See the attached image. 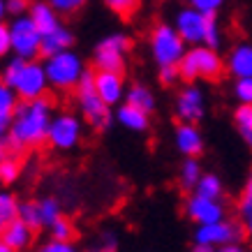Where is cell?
<instances>
[{
	"label": "cell",
	"mask_w": 252,
	"mask_h": 252,
	"mask_svg": "<svg viewBox=\"0 0 252 252\" xmlns=\"http://www.w3.org/2000/svg\"><path fill=\"white\" fill-rule=\"evenodd\" d=\"M51 99H32V102H19L12 114L9 134L5 139L7 151H23L32 146L44 144L51 127Z\"/></svg>",
	"instance_id": "6da1fadb"
},
{
	"label": "cell",
	"mask_w": 252,
	"mask_h": 252,
	"mask_svg": "<svg viewBox=\"0 0 252 252\" xmlns=\"http://www.w3.org/2000/svg\"><path fill=\"white\" fill-rule=\"evenodd\" d=\"M2 81L16 93V97L21 102H32V99L46 97L49 77L42 63L37 61H23V58H12L2 69Z\"/></svg>",
	"instance_id": "7a4b0ae2"
},
{
	"label": "cell",
	"mask_w": 252,
	"mask_h": 252,
	"mask_svg": "<svg viewBox=\"0 0 252 252\" xmlns=\"http://www.w3.org/2000/svg\"><path fill=\"white\" fill-rule=\"evenodd\" d=\"M44 69L49 77V86L56 91H77V86L81 84L86 74V65L81 56L72 49L54 56V58H46Z\"/></svg>",
	"instance_id": "3957f363"
},
{
	"label": "cell",
	"mask_w": 252,
	"mask_h": 252,
	"mask_svg": "<svg viewBox=\"0 0 252 252\" xmlns=\"http://www.w3.org/2000/svg\"><path fill=\"white\" fill-rule=\"evenodd\" d=\"M188 54V44L174 26L158 23L151 31V56L160 67H178Z\"/></svg>",
	"instance_id": "277c9868"
},
{
	"label": "cell",
	"mask_w": 252,
	"mask_h": 252,
	"mask_svg": "<svg viewBox=\"0 0 252 252\" xmlns=\"http://www.w3.org/2000/svg\"><path fill=\"white\" fill-rule=\"evenodd\" d=\"M222 69H224V61L220 58V54L204 44L190 46L185 58L178 65L181 79H185V81H197V79L213 81V79H218L222 74Z\"/></svg>",
	"instance_id": "5b68a950"
},
{
	"label": "cell",
	"mask_w": 252,
	"mask_h": 252,
	"mask_svg": "<svg viewBox=\"0 0 252 252\" xmlns=\"http://www.w3.org/2000/svg\"><path fill=\"white\" fill-rule=\"evenodd\" d=\"M77 102H79V109L88 123H91L95 130H104L109 127L111 123V107L104 104V99L97 95L95 91V72L93 69H86L84 79L81 84L77 86Z\"/></svg>",
	"instance_id": "8992f818"
},
{
	"label": "cell",
	"mask_w": 252,
	"mask_h": 252,
	"mask_svg": "<svg viewBox=\"0 0 252 252\" xmlns=\"http://www.w3.org/2000/svg\"><path fill=\"white\" fill-rule=\"evenodd\" d=\"M127 49H130V39L125 37L123 32H111L104 39H99L95 51H93L95 72H116V74H123Z\"/></svg>",
	"instance_id": "52a82bcc"
},
{
	"label": "cell",
	"mask_w": 252,
	"mask_h": 252,
	"mask_svg": "<svg viewBox=\"0 0 252 252\" xmlns=\"http://www.w3.org/2000/svg\"><path fill=\"white\" fill-rule=\"evenodd\" d=\"M9 32H12V51L16 58L35 61V56H39L42 49V32L35 28L31 16H16L9 23Z\"/></svg>",
	"instance_id": "ba28073f"
},
{
	"label": "cell",
	"mask_w": 252,
	"mask_h": 252,
	"mask_svg": "<svg viewBox=\"0 0 252 252\" xmlns=\"http://www.w3.org/2000/svg\"><path fill=\"white\" fill-rule=\"evenodd\" d=\"M81 118L72 111H61V114L54 116L51 121V127H49V137H46V144L51 148H58V151H69L81 141Z\"/></svg>",
	"instance_id": "9c48e42d"
},
{
	"label": "cell",
	"mask_w": 252,
	"mask_h": 252,
	"mask_svg": "<svg viewBox=\"0 0 252 252\" xmlns=\"http://www.w3.org/2000/svg\"><path fill=\"white\" fill-rule=\"evenodd\" d=\"M208 19L211 16L201 14L197 9H192L190 5L176 12L174 28L178 31V35L183 37L185 44L190 46H201L206 42V31H208Z\"/></svg>",
	"instance_id": "30bf717a"
},
{
	"label": "cell",
	"mask_w": 252,
	"mask_h": 252,
	"mask_svg": "<svg viewBox=\"0 0 252 252\" xmlns=\"http://www.w3.org/2000/svg\"><path fill=\"white\" fill-rule=\"evenodd\" d=\"M243 236V229L238 227L236 222L222 220L215 224H204L194 229V243L208 245V248H224V245L238 243V238Z\"/></svg>",
	"instance_id": "8fae6325"
},
{
	"label": "cell",
	"mask_w": 252,
	"mask_h": 252,
	"mask_svg": "<svg viewBox=\"0 0 252 252\" xmlns=\"http://www.w3.org/2000/svg\"><path fill=\"white\" fill-rule=\"evenodd\" d=\"M174 114L181 123H188V125H194L204 118L206 114V97H204V91L197 88V86H185L183 91L178 93L174 104Z\"/></svg>",
	"instance_id": "7c38bea8"
},
{
	"label": "cell",
	"mask_w": 252,
	"mask_h": 252,
	"mask_svg": "<svg viewBox=\"0 0 252 252\" xmlns=\"http://www.w3.org/2000/svg\"><path fill=\"white\" fill-rule=\"evenodd\" d=\"M185 215H188L197 227L215 224V222L227 220V218H224V206H222V201L204 199V197H199V194H192V197L185 201Z\"/></svg>",
	"instance_id": "4fadbf2b"
},
{
	"label": "cell",
	"mask_w": 252,
	"mask_h": 252,
	"mask_svg": "<svg viewBox=\"0 0 252 252\" xmlns=\"http://www.w3.org/2000/svg\"><path fill=\"white\" fill-rule=\"evenodd\" d=\"M95 91L107 107L121 104L123 95H125V84H123V74L116 72H95Z\"/></svg>",
	"instance_id": "5bb4252c"
},
{
	"label": "cell",
	"mask_w": 252,
	"mask_h": 252,
	"mask_svg": "<svg viewBox=\"0 0 252 252\" xmlns=\"http://www.w3.org/2000/svg\"><path fill=\"white\" fill-rule=\"evenodd\" d=\"M176 148L185 155V158H197L204 151V134L199 132L197 125H188V123H181L176 127L174 134Z\"/></svg>",
	"instance_id": "9a60e30c"
},
{
	"label": "cell",
	"mask_w": 252,
	"mask_h": 252,
	"mask_svg": "<svg viewBox=\"0 0 252 252\" xmlns=\"http://www.w3.org/2000/svg\"><path fill=\"white\" fill-rule=\"evenodd\" d=\"M224 67L231 77L236 79H250L252 77V44L243 42V44H236L227 56V63Z\"/></svg>",
	"instance_id": "2e32d148"
},
{
	"label": "cell",
	"mask_w": 252,
	"mask_h": 252,
	"mask_svg": "<svg viewBox=\"0 0 252 252\" xmlns=\"http://www.w3.org/2000/svg\"><path fill=\"white\" fill-rule=\"evenodd\" d=\"M28 16L32 19V23H35V28H37L39 32H42V37L44 35H51L54 31H58L61 28V21H58V12H56L46 0H37V2H32L31 5V12H28Z\"/></svg>",
	"instance_id": "e0dca14e"
},
{
	"label": "cell",
	"mask_w": 252,
	"mask_h": 252,
	"mask_svg": "<svg viewBox=\"0 0 252 252\" xmlns=\"http://www.w3.org/2000/svg\"><path fill=\"white\" fill-rule=\"evenodd\" d=\"M74 44V35L67 31V28H58L51 35H44L42 37V49H39V56L44 58H54V56L63 54V51H69Z\"/></svg>",
	"instance_id": "ac0fdd59"
},
{
	"label": "cell",
	"mask_w": 252,
	"mask_h": 252,
	"mask_svg": "<svg viewBox=\"0 0 252 252\" xmlns=\"http://www.w3.org/2000/svg\"><path fill=\"white\" fill-rule=\"evenodd\" d=\"M32 234H35V231H32L26 222L14 220L7 229H5V234H2L0 238L5 241V245H7L12 252H21V250H26V248L32 243Z\"/></svg>",
	"instance_id": "d6986e66"
},
{
	"label": "cell",
	"mask_w": 252,
	"mask_h": 252,
	"mask_svg": "<svg viewBox=\"0 0 252 252\" xmlns=\"http://www.w3.org/2000/svg\"><path fill=\"white\" fill-rule=\"evenodd\" d=\"M116 118H118V123H121L123 127H127V130H132V132L148 130V114L137 107L123 104V107H118V111H116Z\"/></svg>",
	"instance_id": "ffe728a7"
},
{
	"label": "cell",
	"mask_w": 252,
	"mask_h": 252,
	"mask_svg": "<svg viewBox=\"0 0 252 252\" xmlns=\"http://www.w3.org/2000/svg\"><path fill=\"white\" fill-rule=\"evenodd\" d=\"M125 104H130V107H137L141 109V111H146V114H151L155 109V95L146 86L141 84H134L127 91V95H125Z\"/></svg>",
	"instance_id": "44dd1931"
},
{
	"label": "cell",
	"mask_w": 252,
	"mask_h": 252,
	"mask_svg": "<svg viewBox=\"0 0 252 252\" xmlns=\"http://www.w3.org/2000/svg\"><path fill=\"white\" fill-rule=\"evenodd\" d=\"M19 201L12 192H0V236L5 234L9 224L19 220Z\"/></svg>",
	"instance_id": "7402d4cb"
},
{
	"label": "cell",
	"mask_w": 252,
	"mask_h": 252,
	"mask_svg": "<svg viewBox=\"0 0 252 252\" xmlns=\"http://www.w3.org/2000/svg\"><path fill=\"white\" fill-rule=\"evenodd\" d=\"M234 125H236V132L241 134L245 146L252 148V107L238 104L236 111H234Z\"/></svg>",
	"instance_id": "603a6c76"
},
{
	"label": "cell",
	"mask_w": 252,
	"mask_h": 252,
	"mask_svg": "<svg viewBox=\"0 0 252 252\" xmlns=\"http://www.w3.org/2000/svg\"><path fill=\"white\" fill-rule=\"evenodd\" d=\"M201 164H199L197 158H185V162L181 164V171H178V178H181V185H183L185 190H194L197 183L201 181Z\"/></svg>",
	"instance_id": "cb8c5ba5"
},
{
	"label": "cell",
	"mask_w": 252,
	"mask_h": 252,
	"mask_svg": "<svg viewBox=\"0 0 252 252\" xmlns=\"http://www.w3.org/2000/svg\"><path fill=\"white\" fill-rule=\"evenodd\" d=\"M222 192H224L222 181H220V176H215V174H204L201 181L197 183V188H194V194H199V197H204V199H215V201H220Z\"/></svg>",
	"instance_id": "d4e9b609"
},
{
	"label": "cell",
	"mask_w": 252,
	"mask_h": 252,
	"mask_svg": "<svg viewBox=\"0 0 252 252\" xmlns=\"http://www.w3.org/2000/svg\"><path fill=\"white\" fill-rule=\"evenodd\" d=\"M19 220L26 222V224H28L32 231H37L39 227H44L37 201H23L21 206H19Z\"/></svg>",
	"instance_id": "484cf974"
},
{
	"label": "cell",
	"mask_w": 252,
	"mask_h": 252,
	"mask_svg": "<svg viewBox=\"0 0 252 252\" xmlns=\"http://www.w3.org/2000/svg\"><path fill=\"white\" fill-rule=\"evenodd\" d=\"M37 204H39V213H42V222H44V227H51L56 220H61V218H63L61 204H58L54 197L39 199Z\"/></svg>",
	"instance_id": "4316f807"
},
{
	"label": "cell",
	"mask_w": 252,
	"mask_h": 252,
	"mask_svg": "<svg viewBox=\"0 0 252 252\" xmlns=\"http://www.w3.org/2000/svg\"><path fill=\"white\" fill-rule=\"evenodd\" d=\"M16 99H19L16 97V93L0 79V116H2V118H12L16 104H19Z\"/></svg>",
	"instance_id": "83f0119b"
},
{
	"label": "cell",
	"mask_w": 252,
	"mask_h": 252,
	"mask_svg": "<svg viewBox=\"0 0 252 252\" xmlns=\"http://www.w3.org/2000/svg\"><path fill=\"white\" fill-rule=\"evenodd\" d=\"M19 174H21V162L16 160L14 155H7L5 160L0 162V183H14L16 178H19Z\"/></svg>",
	"instance_id": "f1b7e54d"
},
{
	"label": "cell",
	"mask_w": 252,
	"mask_h": 252,
	"mask_svg": "<svg viewBox=\"0 0 252 252\" xmlns=\"http://www.w3.org/2000/svg\"><path fill=\"white\" fill-rule=\"evenodd\" d=\"M51 238L54 241H65V243H72V236H74V227H72V222L67 218H61V220H56L51 227Z\"/></svg>",
	"instance_id": "f546056e"
},
{
	"label": "cell",
	"mask_w": 252,
	"mask_h": 252,
	"mask_svg": "<svg viewBox=\"0 0 252 252\" xmlns=\"http://www.w3.org/2000/svg\"><path fill=\"white\" fill-rule=\"evenodd\" d=\"M234 95H236L238 104L252 107V77L250 79H238L236 84H234Z\"/></svg>",
	"instance_id": "4dcf8cb0"
},
{
	"label": "cell",
	"mask_w": 252,
	"mask_h": 252,
	"mask_svg": "<svg viewBox=\"0 0 252 252\" xmlns=\"http://www.w3.org/2000/svg\"><path fill=\"white\" fill-rule=\"evenodd\" d=\"M238 211L243 218L252 213V169H250V176H248V181L243 185V192H241V199H238Z\"/></svg>",
	"instance_id": "1f68e13d"
},
{
	"label": "cell",
	"mask_w": 252,
	"mask_h": 252,
	"mask_svg": "<svg viewBox=\"0 0 252 252\" xmlns=\"http://www.w3.org/2000/svg\"><path fill=\"white\" fill-rule=\"evenodd\" d=\"M51 7L58 12V14H74L79 9L84 7L88 0H46Z\"/></svg>",
	"instance_id": "d6a6232c"
},
{
	"label": "cell",
	"mask_w": 252,
	"mask_h": 252,
	"mask_svg": "<svg viewBox=\"0 0 252 252\" xmlns=\"http://www.w3.org/2000/svg\"><path fill=\"white\" fill-rule=\"evenodd\" d=\"M188 2H190L192 9H197V12H201L206 16H215L220 12L222 5H224V0H188Z\"/></svg>",
	"instance_id": "836d02e7"
},
{
	"label": "cell",
	"mask_w": 252,
	"mask_h": 252,
	"mask_svg": "<svg viewBox=\"0 0 252 252\" xmlns=\"http://www.w3.org/2000/svg\"><path fill=\"white\" fill-rule=\"evenodd\" d=\"M222 44V35H220V26H218V19L215 16H211L208 19V31H206V42H204V46H208V49H215L218 51V46Z\"/></svg>",
	"instance_id": "e575fe53"
},
{
	"label": "cell",
	"mask_w": 252,
	"mask_h": 252,
	"mask_svg": "<svg viewBox=\"0 0 252 252\" xmlns=\"http://www.w3.org/2000/svg\"><path fill=\"white\" fill-rule=\"evenodd\" d=\"M109 9H114L116 14L130 16L134 9L139 7V0H104Z\"/></svg>",
	"instance_id": "d590c367"
},
{
	"label": "cell",
	"mask_w": 252,
	"mask_h": 252,
	"mask_svg": "<svg viewBox=\"0 0 252 252\" xmlns=\"http://www.w3.org/2000/svg\"><path fill=\"white\" fill-rule=\"evenodd\" d=\"M9 51H12V32L7 23L0 21V58H5Z\"/></svg>",
	"instance_id": "8d00e7d4"
},
{
	"label": "cell",
	"mask_w": 252,
	"mask_h": 252,
	"mask_svg": "<svg viewBox=\"0 0 252 252\" xmlns=\"http://www.w3.org/2000/svg\"><path fill=\"white\" fill-rule=\"evenodd\" d=\"M37 252H77V248L72 243H65V241H49V243H44L42 248H39Z\"/></svg>",
	"instance_id": "74e56055"
},
{
	"label": "cell",
	"mask_w": 252,
	"mask_h": 252,
	"mask_svg": "<svg viewBox=\"0 0 252 252\" xmlns=\"http://www.w3.org/2000/svg\"><path fill=\"white\" fill-rule=\"evenodd\" d=\"M31 12V2L28 0H7V14H14L16 16H26Z\"/></svg>",
	"instance_id": "f35d334b"
},
{
	"label": "cell",
	"mask_w": 252,
	"mask_h": 252,
	"mask_svg": "<svg viewBox=\"0 0 252 252\" xmlns=\"http://www.w3.org/2000/svg\"><path fill=\"white\" fill-rule=\"evenodd\" d=\"M178 79H181L178 67H160V81L164 86H174Z\"/></svg>",
	"instance_id": "ab89813d"
},
{
	"label": "cell",
	"mask_w": 252,
	"mask_h": 252,
	"mask_svg": "<svg viewBox=\"0 0 252 252\" xmlns=\"http://www.w3.org/2000/svg\"><path fill=\"white\" fill-rule=\"evenodd\" d=\"M9 125H12V118H2V116H0V141H5V139H7Z\"/></svg>",
	"instance_id": "60d3db41"
},
{
	"label": "cell",
	"mask_w": 252,
	"mask_h": 252,
	"mask_svg": "<svg viewBox=\"0 0 252 252\" xmlns=\"http://www.w3.org/2000/svg\"><path fill=\"white\" fill-rule=\"evenodd\" d=\"M215 252H245V248L238 243H231V245H224V248H218Z\"/></svg>",
	"instance_id": "b9f144b4"
},
{
	"label": "cell",
	"mask_w": 252,
	"mask_h": 252,
	"mask_svg": "<svg viewBox=\"0 0 252 252\" xmlns=\"http://www.w3.org/2000/svg\"><path fill=\"white\" fill-rule=\"evenodd\" d=\"M190 252H215V248H208V245H199V243H194L192 245V250Z\"/></svg>",
	"instance_id": "7bdbcfd3"
},
{
	"label": "cell",
	"mask_w": 252,
	"mask_h": 252,
	"mask_svg": "<svg viewBox=\"0 0 252 252\" xmlns=\"http://www.w3.org/2000/svg\"><path fill=\"white\" fill-rule=\"evenodd\" d=\"M114 243H116V238H114V234H107V236H104V245H107L109 250H114Z\"/></svg>",
	"instance_id": "ee69618b"
},
{
	"label": "cell",
	"mask_w": 252,
	"mask_h": 252,
	"mask_svg": "<svg viewBox=\"0 0 252 252\" xmlns=\"http://www.w3.org/2000/svg\"><path fill=\"white\" fill-rule=\"evenodd\" d=\"M245 231H248V236L252 238V213L245 218Z\"/></svg>",
	"instance_id": "f6af8a7d"
},
{
	"label": "cell",
	"mask_w": 252,
	"mask_h": 252,
	"mask_svg": "<svg viewBox=\"0 0 252 252\" xmlns=\"http://www.w3.org/2000/svg\"><path fill=\"white\" fill-rule=\"evenodd\" d=\"M5 14H7V0H0V21H2Z\"/></svg>",
	"instance_id": "bcb514c9"
},
{
	"label": "cell",
	"mask_w": 252,
	"mask_h": 252,
	"mask_svg": "<svg viewBox=\"0 0 252 252\" xmlns=\"http://www.w3.org/2000/svg\"><path fill=\"white\" fill-rule=\"evenodd\" d=\"M7 158V146H5V141H0V162Z\"/></svg>",
	"instance_id": "7dc6e473"
},
{
	"label": "cell",
	"mask_w": 252,
	"mask_h": 252,
	"mask_svg": "<svg viewBox=\"0 0 252 252\" xmlns=\"http://www.w3.org/2000/svg\"><path fill=\"white\" fill-rule=\"evenodd\" d=\"M0 252H12L7 245H5V241H2V238H0Z\"/></svg>",
	"instance_id": "c3c4849f"
}]
</instances>
